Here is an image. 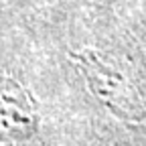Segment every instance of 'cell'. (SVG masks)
I'll use <instances>...</instances> for the list:
<instances>
[{
  "instance_id": "6da1fadb",
  "label": "cell",
  "mask_w": 146,
  "mask_h": 146,
  "mask_svg": "<svg viewBox=\"0 0 146 146\" xmlns=\"http://www.w3.org/2000/svg\"><path fill=\"white\" fill-rule=\"evenodd\" d=\"M36 132V122L29 110L27 98L0 89V144L25 146Z\"/></svg>"
}]
</instances>
